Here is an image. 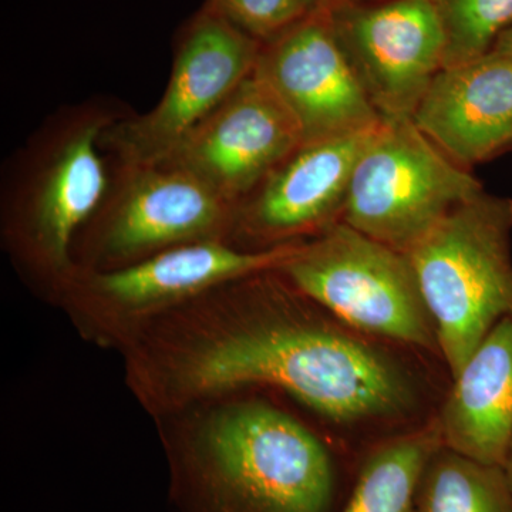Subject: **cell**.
<instances>
[{"instance_id":"9a60e30c","label":"cell","mask_w":512,"mask_h":512,"mask_svg":"<svg viewBox=\"0 0 512 512\" xmlns=\"http://www.w3.org/2000/svg\"><path fill=\"white\" fill-rule=\"evenodd\" d=\"M441 410L443 444L493 466H504L512 434V315L481 340Z\"/></svg>"},{"instance_id":"5b68a950","label":"cell","mask_w":512,"mask_h":512,"mask_svg":"<svg viewBox=\"0 0 512 512\" xmlns=\"http://www.w3.org/2000/svg\"><path fill=\"white\" fill-rule=\"evenodd\" d=\"M110 160L106 194L76 239L89 271L120 268L192 242H228L235 205L195 175L171 161Z\"/></svg>"},{"instance_id":"7c38bea8","label":"cell","mask_w":512,"mask_h":512,"mask_svg":"<svg viewBox=\"0 0 512 512\" xmlns=\"http://www.w3.org/2000/svg\"><path fill=\"white\" fill-rule=\"evenodd\" d=\"M302 143L298 121L255 69L164 161L237 205Z\"/></svg>"},{"instance_id":"8fae6325","label":"cell","mask_w":512,"mask_h":512,"mask_svg":"<svg viewBox=\"0 0 512 512\" xmlns=\"http://www.w3.org/2000/svg\"><path fill=\"white\" fill-rule=\"evenodd\" d=\"M256 73L298 121L303 141L355 133L383 120L357 80L326 9H313L262 43Z\"/></svg>"},{"instance_id":"ba28073f","label":"cell","mask_w":512,"mask_h":512,"mask_svg":"<svg viewBox=\"0 0 512 512\" xmlns=\"http://www.w3.org/2000/svg\"><path fill=\"white\" fill-rule=\"evenodd\" d=\"M262 43L207 2L178 29L163 96L147 113H131L103 136L121 163L167 160L202 121L255 72Z\"/></svg>"},{"instance_id":"ffe728a7","label":"cell","mask_w":512,"mask_h":512,"mask_svg":"<svg viewBox=\"0 0 512 512\" xmlns=\"http://www.w3.org/2000/svg\"><path fill=\"white\" fill-rule=\"evenodd\" d=\"M490 52L511 57L512 59V26L507 30H504V32L498 36V39L495 40L493 49H491Z\"/></svg>"},{"instance_id":"2e32d148","label":"cell","mask_w":512,"mask_h":512,"mask_svg":"<svg viewBox=\"0 0 512 512\" xmlns=\"http://www.w3.org/2000/svg\"><path fill=\"white\" fill-rule=\"evenodd\" d=\"M443 446L436 419L377 447L362 464L342 512H412L424 468Z\"/></svg>"},{"instance_id":"277c9868","label":"cell","mask_w":512,"mask_h":512,"mask_svg":"<svg viewBox=\"0 0 512 512\" xmlns=\"http://www.w3.org/2000/svg\"><path fill=\"white\" fill-rule=\"evenodd\" d=\"M212 512H330L335 473L315 436L266 404H242L207 436Z\"/></svg>"},{"instance_id":"4fadbf2b","label":"cell","mask_w":512,"mask_h":512,"mask_svg":"<svg viewBox=\"0 0 512 512\" xmlns=\"http://www.w3.org/2000/svg\"><path fill=\"white\" fill-rule=\"evenodd\" d=\"M299 244L244 249L227 241L192 242L109 271L74 272L70 282L93 301L144 311L278 271Z\"/></svg>"},{"instance_id":"d6986e66","label":"cell","mask_w":512,"mask_h":512,"mask_svg":"<svg viewBox=\"0 0 512 512\" xmlns=\"http://www.w3.org/2000/svg\"><path fill=\"white\" fill-rule=\"evenodd\" d=\"M225 18L265 43L315 9L312 0H205Z\"/></svg>"},{"instance_id":"30bf717a","label":"cell","mask_w":512,"mask_h":512,"mask_svg":"<svg viewBox=\"0 0 512 512\" xmlns=\"http://www.w3.org/2000/svg\"><path fill=\"white\" fill-rule=\"evenodd\" d=\"M379 124L303 141L235 205L229 237L276 248L342 220L357 160Z\"/></svg>"},{"instance_id":"5bb4252c","label":"cell","mask_w":512,"mask_h":512,"mask_svg":"<svg viewBox=\"0 0 512 512\" xmlns=\"http://www.w3.org/2000/svg\"><path fill=\"white\" fill-rule=\"evenodd\" d=\"M413 123L464 168L512 144V59L487 55L443 67L421 97Z\"/></svg>"},{"instance_id":"6da1fadb","label":"cell","mask_w":512,"mask_h":512,"mask_svg":"<svg viewBox=\"0 0 512 512\" xmlns=\"http://www.w3.org/2000/svg\"><path fill=\"white\" fill-rule=\"evenodd\" d=\"M131 113L109 96L66 104L6 161L0 178L6 234L30 268L63 282L76 272L74 242L110 181L103 136Z\"/></svg>"},{"instance_id":"52a82bcc","label":"cell","mask_w":512,"mask_h":512,"mask_svg":"<svg viewBox=\"0 0 512 512\" xmlns=\"http://www.w3.org/2000/svg\"><path fill=\"white\" fill-rule=\"evenodd\" d=\"M483 185L412 119H383L357 160L342 222L406 254Z\"/></svg>"},{"instance_id":"44dd1931","label":"cell","mask_w":512,"mask_h":512,"mask_svg":"<svg viewBox=\"0 0 512 512\" xmlns=\"http://www.w3.org/2000/svg\"><path fill=\"white\" fill-rule=\"evenodd\" d=\"M352 2H359V0H312L313 6L320 9H332Z\"/></svg>"},{"instance_id":"7402d4cb","label":"cell","mask_w":512,"mask_h":512,"mask_svg":"<svg viewBox=\"0 0 512 512\" xmlns=\"http://www.w3.org/2000/svg\"><path fill=\"white\" fill-rule=\"evenodd\" d=\"M505 476H507L508 484H510L512 490V434L510 444H508L507 456L504 461Z\"/></svg>"},{"instance_id":"e0dca14e","label":"cell","mask_w":512,"mask_h":512,"mask_svg":"<svg viewBox=\"0 0 512 512\" xmlns=\"http://www.w3.org/2000/svg\"><path fill=\"white\" fill-rule=\"evenodd\" d=\"M412 512H512V490L503 467L443 446L424 468Z\"/></svg>"},{"instance_id":"ac0fdd59","label":"cell","mask_w":512,"mask_h":512,"mask_svg":"<svg viewBox=\"0 0 512 512\" xmlns=\"http://www.w3.org/2000/svg\"><path fill=\"white\" fill-rule=\"evenodd\" d=\"M444 35V66L487 55L512 26V0H429Z\"/></svg>"},{"instance_id":"7a4b0ae2","label":"cell","mask_w":512,"mask_h":512,"mask_svg":"<svg viewBox=\"0 0 512 512\" xmlns=\"http://www.w3.org/2000/svg\"><path fill=\"white\" fill-rule=\"evenodd\" d=\"M181 379L200 394L268 384L348 423L393 416L410 403L409 384L390 360L360 340L312 326H266L212 340L184 360Z\"/></svg>"},{"instance_id":"9c48e42d","label":"cell","mask_w":512,"mask_h":512,"mask_svg":"<svg viewBox=\"0 0 512 512\" xmlns=\"http://www.w3.org/2000/svg\"><path fill=\"white\" fill-rule=\"evenodd\" d=\"M357 80L383 119H412L444 66L429 0H359L326 9Z\"/></svg>"},{"instance_id":"8992f818","label":"cell","mask_w":512,"mask_h":512,"mask_svg":"<svg viewBox=\"0 0 512 512\" xmlns=\"http://www.w3.org/2000/svg\"><path fill=\"white\" fill-rule=\"evenodd\" d=\"M278 272L353 328L439 350L409 256L345 222L301 242Z\"/></svg>"},{"instance_id":"3957f363","label":"cell","mask_w":512,"mask_h":512,"mask_svg":"<svg viewBox=\"0 0 512 512\" xmlns=\"http://www.w3.org/2000/svg\"><path fill=\"white\" fill-rule=\"evenodd\" d=\"M512 200L484 190L461 202L406 252L451 377L512 315Z\"/></svg>"}]
</instances>
